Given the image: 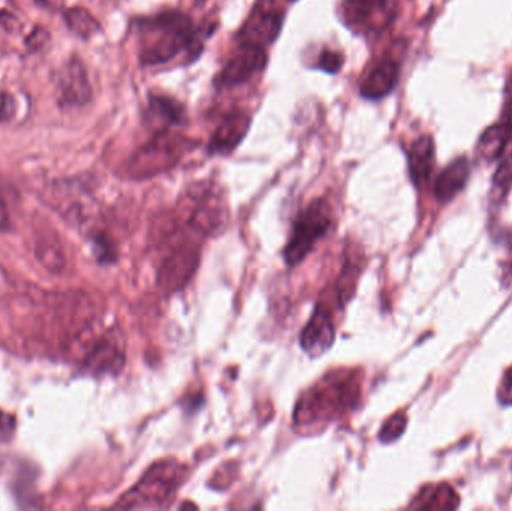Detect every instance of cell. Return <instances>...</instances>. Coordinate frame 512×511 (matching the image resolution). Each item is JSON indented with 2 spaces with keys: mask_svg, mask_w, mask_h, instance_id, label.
<instances>
[{
  "mask_svg": "<svg viewBox=\"0 0 512 511\" xmlns=\"http://www.w3.org/2000/svg\"><path fill=\"white\" fill-rule=\"evenodd\" d=\"M180 222L204 239L218 236L228 224V203L224 189L212 180L192 183L173 210Z\"/></svg>",
  "mask_w": 512,
  "mask_h": 511,
  "instance_id": "obj_3",
  "label": "cell"
},
{
  "mask_svg": "<svg viewBox=\"0 0 512 511\" xmlns=\"http://www.w3.org/2000/svg\"><path fill=\"white\" fill-rule=\"evenodd\" d=\"M409 176L415 186H423L435 168V143L429 135H421L408 150Z\"/></svg>",
  "mask_w": 512,
  "mask_h": 511,
  "instance_id": "obj_16",
  "label": "cell"
},
{
  "mask_svg": "<svg viewBox=\"0 0 512 511\" xmlns=\"http://www.w3.org/2000/svg\"><path fill=\"white\" fill-rule=\"evenodd\" d=\"M499 401L505 405L512 404V369L507 371L504 380H502L501 389H499Z\"/></svg>",
  "mask_w": 512,
  "mask_h": 511,
  "instance_id": "obj_28",
  "label": "cell"
},
{
  "mask_svg": "<svg viewBox=\"0 0 512 511\" xmlns=\"http://www.w3.org/2000/svg\"><path fill=\"white\" fill-rule=\"evenodd\" d=\"M267 48L240 45L234 56L225 63L215 78L216 87H234L248 83L256 72L267 66Z\"/></svg>",
  "mask_w": 512,
  "mask_h": 511,
  "instance_id": "obj_9",
  "label": "cell"
},
{
  "mask_svg": "<svg viewBox=\"0 0 512 511\" xmlns=\"http://www.w3.org/2000/svg\"><path fill=\"white\" fill-rule=\"evenodd\" d=\"M336 339L333 312L327 303L321 302L307 321L300 335L301 350L310 357H321L333 347Z\"/></svg>",
  "mask_w": 512,
  "mask_h": 511,
  "instance_id": "obj_12",
  "label": "cell"
},
{
  "mask_svg": "<svg viewBox=\"0 0 512 511\" xmlns=\"http://www.w3.org/2000/svg\"><path fill=\"white\" fill-rule=\"evenodd\" d=\"M471 176V164L469 159L462 156L451 162L435 182V195L439 201L453 200L460 191H463Z\"/></svg>",
  "mask_w": 512,
  "mask_h": 511,
  "instance_id": "obj_17",
  "label": "cell"
},
{
  "mask_svg": "<svg viewBox=\"0 0 512 511\" xmlns=\"http://www.w3.org/2000/svg\"><path fill=\"white\" fill-rule=\"evenodd\" d=\"M146 122L156 134L170 132L174 126L186 122V110L182 102L161 93H150L146 110Z\"/></svg>",
  "mask_w": 512,
  "mask_h": 511,
  "instance_id": "obj_14",
  "label": "cell"
},
{
  "mask_svg": "<svg viewBox=\"0 0 512 511\" xmlns=\"http://www.w3.org/2000/svg\"><path fill=\"white\" fill-rule=\"evenodd\" d=\"M17 113V102L9 92H0V123L9 122Z\"/></svg>",
  "mask_w": 512,
  "mask_h": 511,
  "instance_id": "obj_26",
  "label": "cell"
},
{
  "mask_svg": "<svg viewBox=\"0 0 512 511\" xmlns=\"http://www.w3.org/2000/svg\"><path fill=\"white\" fill-rule=\"evenodd\" d=\"M56 93L60 108L84 107L92 101V86L80 57H69L60 66L56 74Z\"/></svg>",
  "mask_w": 512,
  "mask_h": 511,
  "instance_id": "obj_8",
  "label": "cell"
},
{
  "mask_svg": "<svg viewBox=\"0 0 512 511\" xmlns=\"http://www.w3.org/2000/svg\"><path fill=\"white\" fill-rule=\"evenodd\" d=\"M459 506V497L450 486L426 488L415 498L411 507L424 510H451Z\"/></svg>",
  "mask_w": 512,
  "mask_h": 511,
  "instance_id": "obj_21",
  "label": "cell"
},
{
  "mask_svg": "<svg viewBox=\"0 0 512 511\" xmlns=\"http://www.w3.org/2000/svg\"><path fill=\"white\" fill-rule=\"evenodd\" d=\"M48 41H50V32L45 27L35 26L24 38V47L29 53H36L44 48Z\"/></svg>",
  "mask_w": 512,
  "mask_h": 511,
  "instance_id": "obj_25",
  "label": "cell"
},
{
  "mask_svg": "<svg viewBox=\"0 0 512 511\" xmlns=\"http://www.w3.org/2000/svg\"><path fill=\"white\" fill-rule=\"evenodd\" d=\"M360 401L357 372L336 371L319 380L303 393L295 405L294 423L298 428H312L334 422L354 410Z\"/></svg>",
  "mask_w": 512,
  "mask_h": 511,
  "instance_id": "obj_2",
  "label": "cell"
},
{
  "mask_svg": "<svg viewBox=\"0 0 512 511\" xmlns=\"http://www.w3.org/2000/svg\"><path fill=\"white\" fill-rule=\"evenodd\" d=\"M15 431L14 417L0 411V443H6L11 440Z\"/></svg>",
  "mask_w": 512,
  "mask_h": 511,
  "instance_id": "obj_27",
  "label": "cell"
},
{
  "mask_svg": "<svg viewBox=\"0 0 512 511\" xmlns=\"http://www.w3.org/2000/svg\"><path fill=\"white\" fill-rule=\"evenodd\" d=\"M140 29V60L144 66L161 65L189 51L200 56L203 44L191 18L180 11H162L137 21Z\"/></svg>",
  "mask_w": 512,
  "mask_h": 511,
  "instance_id": "obj_1",
  "label": "cell"
},
{
  "mask_svg": "<svg viewBox=\"0 0 512 511\" xmlns=\"http://www.w3.org/2000/svg\"><path fill=\"white\" fill-rule=\"evenodd\" d=\"M0 27L5 29L6 32H17L18 27H20V21L15 17L12 12L9 11H0Z\"/></svg>",
  "mask_w": 512,
  "mask_h": 511,
  "instance_id": "obj_29",
  "label": "cell"
},
{
  "mask_svg": "<svg viewBox=\"0 0 512 511\" xmlns=\"http://www.w3.org/2000/svg\"><path fill=\"white\" fill-rule=\"evenodd\" d=\"M406 423H408V417H406L405 414H394V416L390 417V419L384 423V426H382L381 432H379V441L384 444H390L399 440L403 432H405Z\"/></svg>",
  "mask_w": 512,
  "mask_h": 511,
  "instance_id": "obj_23",
  "label": "cell"
},
{
  "mask_svg": "<svg viewBox=\"0 0 512 511\" xmlns=\"http://www.w3.org/2000/svg\"><path fill=\"white\" fill-rule=\"evenodd\" d=\"M505 125L510 128L511 134H512V101H511V108L508 110L507 113V119L504 120Z\"/></svg>",
  "mask_w": 512,
  "mask_h": 511,
  "instance_id": "obj_32",
  "label": "cell"
},
{
  "mask_svg": "<svg viewBox=\"0 0 512 511\" xmlns=\"http://www.w3.org/2000/svg\"><path fill=\"white\" fill-rule=\"evenodd\" d=\"M512 134L504 122L490 126L478 140L477 152L484 161L492 162L504 153Z\"/></svg>",
  "mask_w": 512,
  "mask_h": 511,
  "instance_id": "obj_18",
  "label": "cell"
},
{
  "mask_svg": "<svg viewBox=\"0 0 512 511\" xmlns=\"http://www.w3.org/2000/svg\"><path fill=\"white\" fill-rule=\"evenodd\" d=\"M360 273L361 266L358 264V260H355L354 257L345 260L342 272H340L339 278H337L336 285H334L333 290H331V293H333L331 299L336 300L337 308H345L349 300L354 297Z\"/></svg>",
  "mask_w": 512,
  "mask_h": 511,
  "instance_id": "obj_20",
  "label": "cell"
},
{
  "mask_svg": "<svg viewBox=\"0 0 512 511\" xmlns=\"http://www.w3.org/2000/svg\"><path fill=\"white\" fill-rule=\"evenodd\" d=\"M400 66L394 59L379 60L367 72L360 84L361 98L379 101L390 95L399 83Z\"/></svg>",
  "mask_w": 512,
  "mask_h": 511,
  "instance_id": "obj_15",
  "label": "cell"
},
{
  "mask_svg": "<svg viewBox=\"0 0 512 511\" xmlns=\"http://www.w3.org/2000/svg\"><path fill=\"white\" fill-rule=\"evenodd\" d=\"M334 224L333 209L325 198H316L301 210L292 224L291 236L283 249L286 266L295 267L306 260L316 243L327 236Z\"/></svg>",
  "mask_w": 512,
  "mask_h": 511,
  "instance_id": "obj_5",
  "label": "cell"
},
{
  "mask_svg": "<svg viewBox=\"0 0 512 511\" xmlns=\"http://www.w3.org/2000/svg\"><path fill=\"white\" fill-rule=\"evenodd\" d=\"M512 188V156H507L499 164L495 176H493L492 191L490 198L493 203H501L510 194Z\"/></svg>",
  "mask_w": 512,
  "mask_h": 511,
  "instance_id": "obj_22",
  "label": "cell"
},
{
  "mask_svg": "<svg viewBox=\"0 0 512 511\" xmlns=\"http://www.w3.org/2000/svg\"><path fill=\"white\" fill-rule=\"evenodd\" d=\"M63 21L66 27L84 41H89L96 33L101 32L102 26L98 18L89 11V9L81 8V6H72V8L63 9Z\"/></svg>",
  "mask_w": 512,
  "mask_h": 511,
  "instance_id": "obj_19",
  "label": "cell"
},
{
  "mask_svg": "<svg viewBox=\"0 0 512 511\" xmlns=\"http://www.w3.org/2000/svg\"><path fill=\"white\" fill-rule=\"evenodd\" d=\"M188 477V467L176 459L156 462L141 477L140 482L126 492L117 509H161L176 497Z\"/></svg>",
  "mask_w": 512,
  "mask_h": 511,
  "instance_id": "obj_4",
  "label": "cell"
},
{
  "mask_svg": "<svg viewBox=\"0 0 512 511\" xmlns=\"http://www.w3.org/2000/svg\"><path fill=\"white\" fill-rule=\"evenodd\" d=\"M396 0H343L342 20L357 33H378L396 17Z\"/></svg>",
  "mask_w": 512,
  "mask_h": 511,
  "instance_id": "obj_7",
  "label": "cell"
},
{
  "mask_svg": "<svg viewBox=\"0 0 512 511\" xmlns=\"http://www.w3.org/2000/svg\"><path fill=\"white\" fill-rule=\"evenodd\" d=\"M251 128V116L245 111H233L228 114L210 138L207 152L209 155L227 156L240 146Z\"/></svg>",
  "mask_w": 512,
  "mask_h": 511,
  "instance_id": "obj_13",
  "label": "cell"
},
{
  "mask_svg": "<svg viewBox=\"0 0 512 511\" xmlns=\"http://www.w3.org/2000/svg\"><path fill=\"white\" fill-rule=\"evenodd\" d=\"M186 150V141L171 137L170 132L156 134L150 143L138 149L126 164L131 179L144 180L176 167Z\"/></svg>",
  "mask_w": 512,
  "mask_h": 511,
  "instance_id": "obj_6",
  "label": "cell"
},
{
  "mask_svg": "<svg viewBox=\"0 0 512 511\" xmlns=\"http://www.w3.org/2000/svg\"><path fill=\"white\" fill-rule=\"evenodd\" d=\"M508 92H510L511 101H512V75H511L510 83H508Z\"/></svg>",
  "mask_w": 512,
  "mask_h": 511,
  "instance_id": "obj_33",
  "label": "cell"
},
{
  "mask_svg": "<svg viewBox=\"0 0 512 511\" xmlns=\"http://www.w3.org/2000/svg\"><path fill=\"white\" fill-rule=\"evenodd\" d=\"M125 348L114 332L107 333L87 351L83 360V371L92 377L117 375L125 366Z\"/></svg>",
  "mask_w": 512,
  "mask_h": 511,
  "instance_id": "obj_10",
  "label": "cell"
},
{
  "mask_svg": "<svg viewBox=\"0 0 512 511\" xmlns=\"http://www.w3.org/2000/svg\"><path fill=\"white\" fill-rule=\"evenodd\" d=\"M283 14L273 6L258 5L255 11L249 15L248 21L243 24L237 35L240 45H255V47L267 48L273 44L282 30Z\"/></svg>",
  "mask_w": 512,
  "mask_h": 511,
  "instance_id": "obj_11",
  "label": "cell"
},
{
  "mask_svg": "<svg viewBox=\"0 0 512 511\" xmlns=\"http://www.w3.org/2000/svg\"><path fill=\"white\" fill-rule=\"evenodd\" d=\"M318 69L328 72V74H337L343 66V56L339 51L328 50L322 51L319 54Z\"/></svg>",
  "mask_w": 512,
  "mask_h": 511,
  "instance_id": "obj_24",
  "label": "cell"
},
{
  "mask_svg": "<svg viewBox=\"0 0 512 511\" xmlns=\"http://www.w3.org/2000/svg\"><path fill=\"white\" fill-rule=\"evenodd\" d=\"M11 227V219H9L8 207L5 201L0 200V231L9 230Z\"/></svg>",
  "mask_w": 512,
  "mask_h": 511,
  "instance_id": "obj_30",
  "label": "cell"
},
{
  "mask_svg": "<svg viewBox=\"0 0 512 511\" xmlns=\"http://www.w3.org/2000/svg\"><path fill=\"white\" fill-rule=\"evenodd\" d=\"M42 8L50 9V11H59L65 5V0H35Z\"/></svg>",
  "mask_w": 512,
  "mask_h": 511,
  "instance_id": "obj_31",
  "label": "cell"
}]
</instances>
